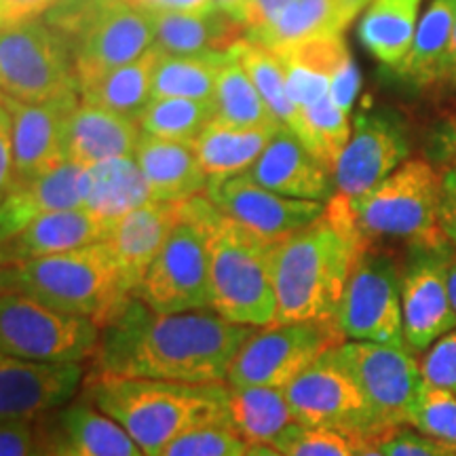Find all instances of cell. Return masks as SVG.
I'll return each mask as SVG.
<instances>
[{
	"instance_id": "obj_1",
	"label": "cell",
	"mask_w": 456,
	"mask_h": 456,
	"mask_svg": "<svg viewBox=\"0 0 456 456\" xmlns=\"http://www.w3.org/2000/svg\"><path fill=\"white\" fill-rule=\"evenodd\" d=\"M256 330L214 311L161 315L134 298L102 328L95 374L226 385L239 349Z\"/></svg>"
},
{
	"instance_id": "obj_2",
	"label": "cell",
	"mask_w": 456,
	"mask_h": 456,
	"mask_svg": "<svg viewBox=\"0 0 456 456\" xmlns=\"http://www.w3.org/2000/svg\"><path fill=\"white\" fill-rule=\"evenodd\" d=\"M368 245L351 203L336 195L326 212L294 235L271 245L277 322H334L357 260Z\"/></svg>"
},
{
	"instance_id": "obj_3",
	"label": "cell",
	"mask_w": 456,
	"mask_h": 456,
	"mask_svg": "<svg viewBox=\"0 0 456 456\" xmlns=\"http://www.w3.org/2000/svg\"><path fill=\"white\" fill-rule=\"evenodd\" d=\"M85 395L117 420L148 456H161L186 433L228 425V385L95 374L85 380Z\"/></svg>"
},
{
	"instance_id": "obj_4",
	"label": "cell",
	"mask_w": 456,
	"mask_h": 456,
	"mask_svg": "<svg viewBox=\"0 0 456 456\" xmlns=\"http://www.w3.org/2000/svg\"><path fill=\"white\" fill-rule=\"evenodd\" d=\"M184 209L203 228L212 311L239 326H275L277 296L271 275L273 243L228 218L205 195L188 199Z\"/></svg>"
},
{
	"instance_id": "obj_5",
	"label": "cell",
	"mask_w": 456,
	"mask_h": 456,
	"mask_svg": "<svg viewBox=\"0 0 456 456\" xmlns=\"http://www.w3.org/2000/svg\"><path fill=\"white\" fill-rule=\"evenodd\" d=\"M3 289L26 294L68 315L87 317L104 328L129 305L117 262L106 241L3 265Z\"/></svg>"
},
{
	"instance_id": "obj_6",
	"label": "cell",
	"mask_w": 456,
	"mask_h": 456,
	"mask_svg": "<svg viewBox=\"0 0 456 456\" xmlns=\"http://www.w3.org/2000/svg\"><path fill=\"white\" fill-rule=\"evenodd\" d=\"M43 20L70 49L81 94L157 43L151 13L127 0H60Z\"/></svg>"
},
{
	"instance_id": "obj_7",
	"label": "cell",
	"mask_w": 456,
	"mask_h": 456,
	"mask_svg": "<svg viewBox=\"0 0 456 456\" xmlns=\"http://www.w3.org/2000/svg\"><path fill=\"white\" fill-rule=\"evenodd\" d=\"M349 203L368 248L379 241H402L410 248L450 245L442 228V171L425 159H408L389 178Z\"/></svg>"
},
{
	"instance_id": "obj_8",
	"label": "cell",
	"mask_w": 456,
	"mask_h": 456,
	"mask_svg": "<svg viewBox=\"0 0 456 456\" xmlns=\"http://www.w3.org/2000/svg\"><path fill=\"white\" fill-rule=\"evenodd\" d=\"M102 328L87 317L68 315L30 296L3 289L0 351L30 362H77L95 357Z\"/></svg>"
},
{
	"instance_id": "obj_9",
	"label": "cell",
	"mask_w": 456,
	"mask_h": 456,
	"mask_svg": "<svg viewBox=\"0 0 456 456\" xmlns=\"http://www.w3.org/2000/svg\"><path fill=\"white\" fill-rule=\"evenodd\" d=\"M0 87L26 104H49L81 98L70 49L45 20L3 28L0 34Z\"/></svg>"
},
{
	"instance_id": "obj_10",
	"label": "cell",
	"mask_w": 456,
	"mask_h": 456,
	"mask_svg": "<svg viewBox=\"0 0 456 456\" xmlns=\"http://www.w3.org/2000/svg\"><path fill=\"white\" fill-rule=\"evenodd\" d=\"M342 340L334 322H294L260 328L239 349L226 385L285 389Z\"/></svg>"
},
{
	"instance_id": "obj_11",
	"label": "cell",
	"mask_w": 456,
	"mask_h": 456,
	"mask_svg": "<svg viewBox=\"0 0 456 456\" xmlns=\"http://www.w3.org/2000/svg\"><path fill=\"white\" fill-rule=\"evenodd\" d=\"M323 357L355 380L385 433L408 425L425 385L420 362L412 353L402 346L342 340Z\"/></svg>"
},
{
	"instance_id": "obj_12",
	"label": "cell",
	"mask_w": 456,
	"mask_h": 456,
	"mask_svg": "<svg viewBox=\"0 0 456 456\" xmlns=\"http://www.w3.org/2000/svg\"><path fill=\"white\" fill-rule=\"evenodd\" d=\"M345 340L402 346L403 306L402 271L395 260L376 248H368L357 260L334 317Z\"/></svg>"
},
{
	"instance_id": "obj_13",
	"label": "cell",
	"mask_w": 456,
	"mask_h": 456,
	"mask_svg": "<svg viewBox=\"0 0 456 456\" xmlns=\"http://www.w3.org/2000/svg\"><path fill=\"white\" fill-rule=\"evenodd\" d=\"M135 298L161 315L212 311L203 228L182 205V220L146 273Z\"/></svg>"
},
{
	"instance_id": "obj_14",
	"label": "cell",
	"mask_w": 456,
	"mask_h": 456,
	"mask_svg": "<svg viewBox=\"0 0 456 456\" xmlns=\"http://www.w3.org/2000/svg\"><path fill=\"white\" fill-rule=\"evenodd\" d=\"M283 391L300 425L338 431L359 442H376L385 436L355 380L326 357Z\"/></svg>"
},
{
	"instance_id": "obj_15",
	"label": "cell",
	"mask_w": 456,
	"mask_h": 456,
	"mask_svg": "<svg viewBox=\"0 0 456 456\" xmlns=\"http://www.w3.org/2000/svg\"><path fill=\"white\" fill-rule=\"evenodd\" d=\"M452 245L410 248L402 271L403 338L412 355H423L444 334L456 328V311L448 288Z\"/></svg>"
},
{
	"instance_id": "obj_16",
	"label": "cell",
	"mask_w": 456,
	"mask_h": 456,
	"mask_svg": "<svg viewBox=\"0 0 456 456\" xmlns=\"http://www.w3.org/2000/svg\"><path fill=\"white\" fill-rule=\"evenodd\" d=\"M408 131L397 114L362 112L334 167L336 195L355 201L408 161Z\"/></svg>"
},
{
	"instance_id": "obj_17",
	"label": "cell",
	"mask_w": 456,
	"mask_h": 456,
	"mask_svg": "<svg viewBox=\"0 0 456 456\" xmlns=\"http://www.w3.org/2000/svg\"><path fill=\"white\" fill-rule=\"evenodd\" d=\"M222 214L232 218L239 224L252 231L254 235L269 243L294 235L326 212L322 201H305L277 195V192L262 188L245 175L235 178L209 180L203 192Z\"/></svg>"
},
{
	"instance_id": "obj_18",
	"label": "cell",
	"mask_w": 456,
	"mask_h": 456,
	"mask_svg": "<svg viewBox=\"0 0 456 456\" xmlns=\"http://www.w3.org/2000/svg\"><path fill=\"white\" fill-rule=\"evenodd\" d=\"M85 380V363L30 362L0 355V420L34 423L49 410L66 406Z\"/></svg>"
},
{
	"instance_id": "obj_19",
	"label": "cell",
	"mask_w": 456,
	"mask_h": 456,
	"mask_svg": "<svg viewBox=\"0 0 456 456\" xmlns=\"http://www.w3.org/2000/svg\"><path fill=\"white\" fill-rule=\"evenodd\" d=\"M78 102L81 98L26 104L3 95L0 106L11 114L15 148V184L11 191L66 163V123Z\"/></svg>"
},
{
	"instance_id": "obj_20",
	"label": "cell",
	"mask_w": 456,
	"mask_h": 456,
	"mask_svg": "<svg viewBox=\"0 0 456 456\" xmlns=\"http://www.w3.org/2000/svg\"><path fill=\"white\" fill-rule=\"evenodd\" d=\"M182 203L152 201L134 209L112 224L106 245L117 262L123 288L135 298L146 273L182 220Z\"/></svg>"
},
{
	"instance_id": "obj_21",
	"label": "cell",
	"mask_w": 456,
	"mask_h": 456,
	"mask_svg": "<svg viewBox=\"0 0 456 456\" xmlns=\"http://www.w3.org/2000/svg\"><path fill=\"white\" fill-rule=\"evenodd\" d=\"M243 175L283 197L322 203L336 197L332 171L288 127L277 131L258 161Z\"/></svg>"
},
{
	"instance_id": "obj_22",
	"label": "cell",
	"mask_w": 456,
	"mask_h": 456,
	"mask_svg": "<svg viewBox=\"0 0 456 456\" xmlns=\"http://www.w3.org/2000/svg\"><path fill=\"white\" fill-rule=\"evenodd\" d=\"M114 222L85 208L64 209L34 220L13 237L3 239V265L66 254L106 241Z\"/></svg>"
},
{
	"instance_id": "obj_23",
	"label": "cell",
	"mask_w": 456,
	"mask_h": 456,
	"mask_svg": "<svg viewBox=\"0 0 456 456\" xmlns=\"http://www.w3.org/2000/svg\"><path fill=\"white\" fill-rule=\"evenodd\" d=\"M138 118L81 100L66 123V161L81 167L117 157H134L142 138Z\"/></svg>"
},
{
	"instance_id": "obj_24",
	"label": "cell",
	"mask_w": 456,
	"mask_h": 456,
	"mask_svg": "<svg viewBox=\"0 0 456 456\" xmlns=\"http://www.w3.org/2000/svg\"><path fill=\"white\" fill-rule=\"evenodd\" d=\"M152 17L157 45L169 55L228 53L245 38V28L224 11H146Z\"/></svg>"
},
{
	"instance_id": "obj_25",
	"label": "cell",
	"mask_w": 456,
	"mask_h": 456,
	"mask_svg": "<svg viewBox=\"0 0 456 456\" xmlns=\"http://www.w3.org/2000/svg\"><path fill=\"white\" fill-rule=\"evenodd\" d=\"M85 169L77 163H64L41 178L17 186L3 197L0 205V231L3 239L13 237L30 222L47 214L83 208Z\"/></svg>"
},
{
	"instance_id": "obj_26",
	"label": "cell",
	"mask_w": 456,
	"mask_h": 456,
	"mask_svg": "<svg viewBox=\"0 0 456 456\" xmlns=\"http://www.w3.org/2000/svg\"><path fill=\"white\" fill-rule=\"evenodd\" d=\"M372 0H292L271 26L245 34L248 41L279 51L315 37H338Z\"/></svg>"
},
{
	"instance_id": "obj_27",
	"label": "cell",
	"mask_w": 456,
	"mask_h": 456,
	"mask_svg": "<svg viewBox=\"0 0 456 456\" xmlns=\"http://www.w3.org/2000/svg\"><path fill=\"white\" fill-rule=\"evenodd\" d=\"M134 157L151 184L155 201L182 203L203 195L208 188V174L199 161L195 148L186 142L142 134Z\"/></svg>"
},
{
	"instance_id": "obj_28",
	"label": "cell",
	"mask_w": 456,
	"mask_h": 456,
	"mask_svg": "<svg viewBox=\"0 0 456 456\" xmlns=\"http://www.w3.org/2000/svg\"><path fill=\"white\" fill-rule=\"evenodd\" d=\"M281 127L285 125L239 127V125L214 118L197 135L192 148L209 180L235 178V175L248 174Z\"/></svg>"
},
{
	"instance_id": "obj_29",
	"label": "cell",
	"mask_w": 456,
	"mask_h": 456,
	"mask_svg": "<svg viewBox=\"0 0 456 456\" xmlns=\"http://www.w3.org/2000/svg\"><path fill=\"white\" fill-rule=\"evenodd\" d=\"M152 201L151 184L135 157L108 159L85 169L83 208L100 218L117 222Z\"/></svg>"
},
{
	"instance_id": "obj_30",
	"label": "cell",
	"mask_w": 456,
	"mask_h": 456,
	"mask_svg": "<svg viewBox=\"0 0 456 456\" xmlns=\"http://www.w3.org/2000/svg\"><path fill=\"white\" fill-rule=\"evenodd\" d=\"M226 423L248 446H271L285 429L298 423L283 389L228 385Z\"/></svg>"
},
{
	"instance_id": "obj_31",
	"label": "cell",
	"mask_w": 456,
	"mask_h": 456,
	"mask_svg": "<svg viewBox=\"0 0 456 456\" xmlns=\"http://www.w3.org/2000/svg\"><path fill=\"white\" fill-rule=\"evenodd\" d=\"M423 0H372L359 21V41L380 64L399 70L412 49Z\"/></svg>"
},
{
	"instance_id": "obj_32",
	"label": "cell",
	"mask_w": 456,
	"mask_h": 456,
	"mask_svg": "<svg viewBox=\"0 0 456 456\" xmlns=\"http://www.w3.org/2000/svg\"><path fill=\"white\" fill-rule=\"evenodd\" d=\"M60 427L61 440L74 456H148L117 420L91 402L66 408Z\"/></svg>"
},
{
	"instance_id": "obj_33",
	"label": "cell",
	"mask_w": 456,
	"mask_h": 456,
	"mask_svg": "<svg viewBox=\"0 0 456 456\" xmlns=\"http://www.w3.org/2000/svg\"><path fill=\"white\" fill-rule=\"evenodd\" d=\"M231 53H235L237 60L241 61V66L252 77L256 89L260 91L262 100L266 102V106L275 114L277 121L285 125L288 129H292L302 144L306 146L309 131H306L305 112L289 98L288 77H285V66L281 57L273 53L271 49L262 47V45L248 41V38L237 43L231 49Z\"/></svg>"
},
{
	"instance_id": "obj_34",
	"label": "cell",
	"mask_w": 456,
	"mask_h": 456,
	"mask_svg": "<svg viewBox=\"0 0 456 456\" xmlns=\"http://www.w3.org/2000/svg\"><path fill=\"white\" fill-rule=\"evenodd\" d=\"M454 26L456 0H431L429 9L420 15L416 26L412 49L397 72L412 78L416 85L440 81Z\"/></svg>"
},
{
	"instance_id": "obj_35",
	"label": "cell",
	"mask_w": 456,
	"mask_h": 456,
	"mask_svg": "<svg viewBox=\"0 0 456 456\" xmlns=\"http://www.w3.org/2000/svg\"><path fill=\"white\" fill-rule=\"evenodd\" d=\"M163 49L155 43L138 60L129 61L110 74H106L94 87L85 89L81 100L89 104L121 112L125 117L138 118L152 100V78Z\"/></svg>"
},
{
	"instance_id": "obj_36",
	"label": "cell",
	"mask_w": 456,
	"mask_h": 456,
	"mask_svg": "<svg viewBox=\"0 0 456 456\" xmlns=\"http://www.w3.org/2000/svg\"><path fill=\"white\" fill-rule=\"evenodd\" d=\"M228 53L169 55L161 53L152 78V100H216V85Z\"/></svg>"
},
{
	"instance_id": "obj_37",
	"label": "cell",
	"mask_w": 456,
	"mask_h": 456,
	"mask_svg": "<svg viewBox=\"0 0 456 456\" xmlns=\"http://www.w3.org/2000/svg\"><path fill=\"white\" fill-rule=\"evenodd\" d=\"M216 106L220 121L239 125V127H260V125H281L262 100L260 91L241 66L235 53L228 55L216 85Z\"/></svg>"
},
{
	"instance_id": "obj_38",
	"label": "cell",
	"mask_w": 456,
	"mask_h": 456,
	"mask_svg": "<svg viewBox=\"0 0 456 456\" xmlns=\"http://www.w3.org/2000/svg\"><path fill=\"white\" fill-rule=\"evenodd\" d=\"M216 114H218L216 100L161 98L148 102L138 117V123L148 135L192 144L197 135L214 121Z\"/></svg>"
},
{
	"instance_id": "obj_39",
	"label": "cell",
	"mask_w": 456,
	"mask_h": 456,
	"mask_svg": "<svg viewBox=\"0 0 456 456\" xmlns=\"http://www.w3.org/2000/svg\"><path fill=\"white\" fill-rule=\"evenodd\" d=\"M302 112H305L306 131H309L306 148L334 174L336 163L353 134L351 114L342 112L330 95L317 100L315 104L305 106Z\"/></svg>"
},
{
	"instance_id": "obj_40",
	"label": "cell",
	"mask_w": 456,
	"mask_h": 456,
	"mask_svg": "<svg viewBox=\"0 0 456 456\" xmlns=\"http://www.w3.org/2000/svg\"><path fill=\"white\" fill-rule=\"evenodd\" d=\"M408 427L456 454V393L423 385L410 414Z\"/></svg>"
},
{
	"instance_id": "obj_41",
	"label": "cell",
	"mask_w": 456,
	"mask_h": 456,
	"mask_svg": "<svg viewBox=\"0 0 456 456\" xmlns=\"http://www.w3.org/2000/svg\"><path fill=\"white\" fill-rule=\"evenodd\" d=\"M357 442L338 431L296 423L271 444L283 456H357Z\"/></svg>"
},
{
	"instance_id": "obj_42",
	"label": "cell",
	"mask_w": 456,
	"mask_h": 456,
	"mask_svg": "<svg viewBox=\"0 0 456 456\" xmlns=\"http://www.w3.org/2000/svg\"><path fill=\"white\" fill-rule=\"evenodd\" d=\"M277 55L281 57L283 64L298 66L302 70L322 74V77H328L332 81V77L345 64L351 51L346 47L345 37L338 34V37L306 38V41H300L292 45V47L279 51Z\"/></svg>"
},
{
	"instance_id": "obj_43",
	"label": "cell",
	"mask_w": 456,
	"mask_h": 456,
	"mask_svg": "<svg viewBox=\"0 0 456 456\" xmlns=\"http://www.w3.org/2000/svg\"><path fill=\"white\" fill-rule=\"evenodd\" d=\"M248 442L228 425H214L182 436L161 456H245Z\"/></svg>"
},
{
	"instance_id": "obj_44",
	"label": "cell",
	"mask_w": 456,
	"mask_h": 456,
	"mask_svg": "<svg viewBox=\"0 0 456 456\" xmlns=\"http://www.w3.org/2000/svg\"><path fill=\"white\" fill-rule=\"evenodd\" d=\"M420 372L425 385L456 393V328L437 338L423 353Z\"/></svg>"
},
{
	"instance_id": "obj_45",
	"label": "cell",
	"mask_w": 456,
	"mask_h": 456,
	"mask_svg": "<svg viewBox=\"0 0 456 456\" xmlns=\"http://www.w3.org/2000/svg\"><path fill=\"white\" fill-rule=\"evenodd\" d=\"M376 446L387 456H456L452 450L444 448L442 444L433 442L431 437L408 425L385 433L380 440H376Z\"/></svg>"
},
{
	"instance_id": "obj_46",
	"label": "cell",
	"mask_w": 456,
	"mask_h": 456,
	"mask_svg": "<svg viewBox=\"0 0 456 456\" xmlns=\"http://www.w3.org/2000/svg\"><path fill=\"white\" fill-rule=\"evenodd\" d=\"M433 165L442 171L444 192L456 195V117L437 127L431 144Z\"/></svg>"
},
{
	"instance_id": "obj_47",
	"label": "cell",
	"mask_w": 456,
	"mask_h": 456,
	"mask_svg": "<svg viewBox=\"0 0 456 456\" xmlns=\"http://www.w3.org/2000/svg\"><path fill=\"white\" fill-rule=\"evenodd\" d=\"M359 85H362V77H359L357 61L353 60V55H349L345 64L338 68V72L332 77V83H330V98L342 112L351 114V108L355 104L359 94Z\"/></svg>"
},
{
	"instance_id": "obj_48",
	"label": "cell",
	"mask_w": 456,
	"mask_h": 456,
	"mask_svg": "<svg viewBox=\"0 0 456 456\" xmlns=\"http://www.w3.org/2000/svg\"><path fill=\"white\" fill-rule=\"evenodd\" d=\"M37 450L34 423L11 420L0 425V456H34Z\"/></svg>"
},
{
	"instance_id": "obj_49",
	"label": "cell",
	"mask_w": 456,
	"mask_h": 456,
	"mask_svg": "<svg viewBox=\"0 0 456 456\" xmlns=\"http://www.w3.org/2000/svg\"><path fill=\"white\" fill-rule=\"evenodd\" d=\"M289 3L292 0H243L239 24L245 28V34L258 32L262 28L271 26Z\"/></svg>"
},
{
	"instance_id": "obj_50",
	"label": "cell",
	"mask_w": 456,
	"mask_h": 456,
	"mask_svg": "<svg viewBox=\"0 0 456 456\" xmlns=\"http://www.w3.org/2000/svg\"><path fill=\"white\" fill-rule=\"evenodd\" d=\"M60 0H0V24L3 28L20 26L41 20Z\"/></svg>"
},
{
	"instance_id": "obj_51",
	"label": "cell",
	"mask_w": 456,
	"mask_h": 456,
	"mask_svg": "<svg viewBox=\"0 0 456 456\" xmlns=\"http://www.w3.org/2000/svg\"><path fill=\"white\" fill-rule=\"evenodd\" d=\"M15 184V148L13 129H11V114L0 106V192L3 197Z\"/></svg>"
},
{
	"instance_id": "obj_52",
	"label": "cell",
	"mask_w": 456,
	"mask_h": 456,
	"mask_svg": "<svg viewBox=\"0 0 456 456\" xmlns=\"http://www.w3.org/2000/svg\"><path fill=\"white\" fill-rule=\"evenodd\" d=\"M142 11H205L214 9L216 0H127Z\"/></svg>"
},
{
	"instance_id": "obj_53",
	"label": "cell",
	"mask_w": 456,
	"mask_h": 456,
	"mask_svg": "<svg viewBox=\"0 0 456 456\" xmlns=\"http://www.w3.org/2000/svg\"><path fill=\"white\" fill-rule=\"evenodd\" d=\"M442 228L448 243L456 249V195H452V192H444Z\"/></svg>"
},
{
	"instance_id": "obj_54",
	"label": "cell",
	"mask_w": 456,
	"mask_h": 456,
	"mask_svg": "<svg viewBox=\"0 0 456 456\" xmlns=\"http://www.w3.org/2000/svg\"><path fill=\"white\" fill-rule=\"evenodd\" d=\"M440 81H448V83L456 85V26H454V32H452V41H450L446 60H444Z\"/></svg>"
},
{
	"instance_id": "obj_55",
	"label": "cell",
	"mask_w": 456,
	"mask_h": 456,
	"mask_svg": "<svg viewBox=\"0 0 456 456\" xmlns=\"http://www.w3.org/2000/svg\"><path fill=\"white\" fill-rule=\"evenodd\" d=\"M216 7L231 15L235 21H239L243 9V0H216Z\"/></svg>"
},
{
	"instance_id": "obj_56",
	"label": "cell",
	"mask_w": 456,
	"mask_h": 456,
	"mask_svg": "<svg viewBox=\"0 0 456 456\" xmlns=\"http://www.w3.org/2000/svg\"><path fill=\"white\" fill-rule=\"evenodd\" d=\"M448 288H450V298H452V306L456 311V252H452L448 262Z\"/></svg>"
},
{
	"instance_id": "obj_57",
	"label": "cell",
	"mask_w": 456,
	"mask_h": 456,
	"mask_svg": "<svg viewBox=\"0 0 456 456\" xmlns=\"http://www.w3.org/2000/svg\"><path fill=\"white\" fill-rule=\"evenodd\" d=\"M357 456H387V454L379 446H376V442L362 440V442H357Z\"/></svg>"
},
{
	"instance_id": "obj_58",
	"label": "cell",
	"mask_w": 456,
	"mask_h": 456,
	"mask_svg": "<svg viewBox=\"0 0 456 456\" xmlns=\"http://www.w3.org/2000/svg\"><path fill=\"white\" fill-rule=\"evenodd\" d=\"M34 456H74V454H72V450L66 446L64 440H61V444H57V446H51L47 450L38 448L37 454H34Z\"/></svg>"
},
{
	"instance_id": "obj_59",
	"label": "cell",
	"mask_w": 456,
	"mask_h": 456,
	"mask_svg": "<svg viewBox=\"0 0 456 456\" xmlns=\"http://www.w3.org/2000/svg\"><path fill=\"white\" fill-rule=\"evenodd\" d=\"M245 456H283L277 448L265 446V444H256V446H248Z\"/></svg>"
}]
</instances>
